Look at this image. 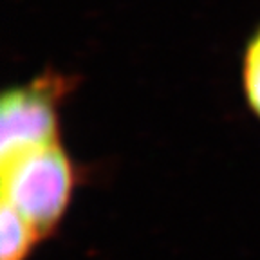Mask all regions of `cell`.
<instances>
[{
    "label": "cell",
    "mask_w": 260,
    "mask_h": 260,
    "mask_svg": "<svg viewBox=\"0 0 260 260\" xmlns=\"http://www.w3.org/2000/svg\"><path fill=\"white\" fill-rule=\"evenodd\" d=\"M0 159L2 203L29 220L42 239L56 232L80 175L61 139Z\"/></svg>",
    "instance_id": "6da1fadb"
},
{
    "label": "cell",
    "mask_w": 260,
    "mask_h": 260,
    "mask_svg": "<svg viewBox=\"0 0 260 260\" xmlns=\"http://www.w3.org/2000/svg\"><path fill=\"white\" fill-rule=\"evenodd\" d=\"M80 76L47 67L32 80L6 89L0 100V157L61 139V109Z\"/></svg>",
    "instance_id": "7a4b0ae2"
},
{
    "label": "cell",
    "mask_w": 260,
    "mask_h": 260,
    "mask_svg": "<svg viewBox=\"0 0 260 260\" xmlns=\"http://www.w3.org/2000/svg\"><path fill=\"white\" fill-rule=\"evenodd\" d=\"M42 235L29 220L2 203L0 217V260H27L42 242Z\"/></svg>",
    "instance_id": "3957f363"
},
{
    "label": "cell",
    "mask_w": 260,
    "mask_h": 260,
    "mask_svg": "<svg viewBox=\"0 0 260 260\" xmlns=\"http://www.w3.org/2000/svg\"><path fill=\"white\" fill-rule=\"evenodd\" d=\"M240 85L248 109L260 119V25L246 42L240 60Z\"/></svg>",
    "instance_id": "277c9868"
}]
</instances>
